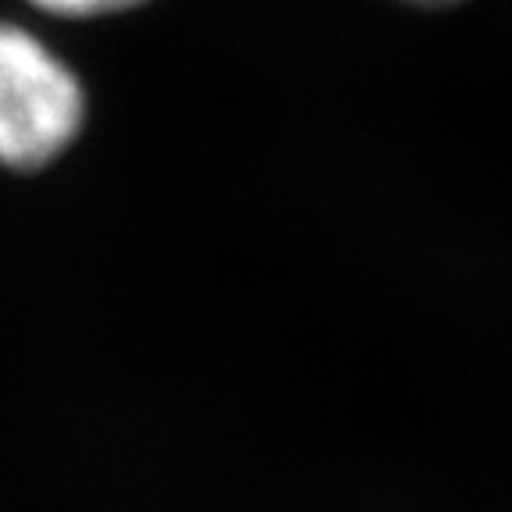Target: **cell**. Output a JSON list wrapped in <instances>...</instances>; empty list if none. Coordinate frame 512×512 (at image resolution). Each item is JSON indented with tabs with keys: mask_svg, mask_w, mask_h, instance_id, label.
I'll return each mask as SVG.
<instances>
[{
	"mask_svg": "<svg viewBox=\"0 0 512 512\" xmlns=\"http://www.w3.org/2000/svg\"><path fill=\"white\" fill-rule=\"evenodd\" d=\"M86 121L75 72L32 32L0 22V168L36 171L61 157Z\"/></svg>",
	"mask_w": 512,
	"mask_h": 512,
	"instance_id": "cell-1",
	"label": "cell"
},
{
	"mask_svg": "<svg viewBox=\"0 0 512 512\" xmlns=\"http://www.w3.org/2000/svg\"><path fill=\"white\" fill-rule=\"evenodd\" d=\"M29 4L61 18H96V15H118V11L139 8L143 0H29Z\"/></svg>",
	"mask_w": 512,
	"mask_h": 512,
	"instance_id": "cell-2",
	"label": "cell"
},
{
	"mask_svg": "<svg viewBox=\"0 0 512 512\" xmlns=\"http://www.w3.org/2000/svg\"><path fill=\"white\" fill-rule=\"evenodd\" d=\"M413 4H424V8H445V4H459V0H413Z\"/></svg>",
	"mask_w": 512,
	"mask_h": 512,
	"instance_id": "cell-3",
	"label": "cell"
}]
</instances>
